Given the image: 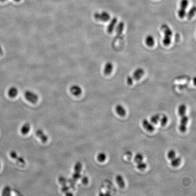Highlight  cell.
I'll return each instance as SVG.
<instances>
[{"label": "cell", "instance_id": "cell-1", "mask_svg": "<svg viewBox=\"0 0 196 196\" xmlns=\"http://www.w3.org/2000/svg\"><path fill=\"white\" fill-rule=\"evenodd\" d=\"M161 30L164 34V38L163 39V44L165 46H168L171 43L172 31L168 25L163 24L161 26Z\"/></svg>", "mask_w": 196, "mask_h": 196}, {"label": "cell", "instance_id": "cell-2", "mask_svg": "<svg viewBox=\"0 0 196 196\" xmlns=\"http://www.w3.org/2000/svg\"><path fill=\"white\" fill-rule=\"evenodd\" d=\"M188 0H181L180 2V8L177 12L178 16L181 19L186 16V10L188 5Z\"/></svg>", "mask_w": 196, "mask_h": 196}, {"label": "cell", "instance_id": "cell-3", "mask_svg": "<svg viewBox=\"0 0 196 196\" xmlns=\"http://www.w3.org/2000/svg\"><path fill=\"white\" fill-rule=\"evenodd\" d=\"M24 96L29 102L32 104L37 103L39 100V96L37 94L32 91L31 90H26L24 93Z\"/></svg>", "mask_w": 196, "mask_h": 196}, {"label": "cell", "instance_id": "cell-4", "mask_svg": "<svg viewBox=\"0 0 196 196\" xmlns=\"http://www.w3.org/2000/svg\"><path fill=\"white\" fill-rule=\"evenodd\" d=\"M94 19L97 21L106 22L110 20V15L108 12H96L94 14Z\"/></svg>", "mask_w": 196, "mask_h": 196}, {"label": "cell", "instance_id": "cell-5", "mask_svg": "<svg viewBox=\"0 0 196 196\" xmlns=\"http://www.w3.org/2000/svg\"><path fill=\"white\" fill-rule=\"evenodd\" d=\"M188 120V117L187 115H184L181 116L179 129L181 133H185L187 131V125Z\"/></svg>", "mask_w": 196, "mask_h": 196}, {"label": "cell", "instance_id": "cell-6", "mask_svg": "<svg viewBox=\"0 0 196 196\" xmlns=\"http://www.w3.org/2000/svg\"><path fill=\"white\" fill-rule=\"evenodd\" d=\"M9 156L12 159L15 160L20 164H22V165H25L26 164V161L25 159L22 157L19 156L15 151L12 150L10 151L9 152Z\"/></svg>", "mask_w": 196, "mask_h": 196}, {"label": "cell", "instance_id": "cell-7", "mask_svg": "<svg viewBox=\"0 0 196 196\" xmlns=\"http://www.w3.org/2000/svg\"><path fill=\"white\" fill-rule=\"evenodd\" d=\"M144 74V71L143 69L138 68L134 71L131 77L134 80H139L143 77Z\"/></svg>", "mask_w": 196, "mask_h": 196}, {"label": "cell", "instance_id": "cell-8", "mask_svg": "<svg viewBox=\"0 0 196 196\" xmlns=\"http://www.w3.org/2000/svg\"><path fill=\"white\" fill-rule=\"evenodd\" d=\"M35 135L43 143H46L48 140V136L41 129L36 130Z\"/></svg>", "mask_w": 196, "mask_h": 196}, {"label": "cell", "instance_id": "cell-9", "mask_svg": "<svg viewBox=\"0 0 196 196\" xmlns=\"http://www.w3.org/2000/svg\"><path fill=\"white\" fill-rule=\"evenodd\" d=\"M142 125L143 128L148 131L152 132L155 130V127L147 119H143L142 122Z\"/></svg>", "mask_w": 196, "mask_h": 196}, {"label": "cell", "instance_id": "cell-10", "mask_svg": "<svg viewBox=\"0 0 196 196\" xmlns=\"http://www.w3.org/2000/svg\"><path fill=\"white\" fill-rule=\"evenodd\" d=\"M70 91L73 95L78 96L82 93V89L81 87L78 85H73L71 87Z\"/></svg>", "mask_w": 196, "mask_h": 196}, {"label": "cell", "instance_id": "cell-11", "mask_svg": "<svg viewBox=\"0 0 196 196\" xmlns=\"http://www.w3.org/2000/svg\"><path fill=\"white\" fill-rule=\"evenodd\" d=\"M114 65L112 63L108 62L105 64L104 68V73L105 75H109L112 73L113 71Z\"/></svg>", "mask_w": 196, "mask_h": 196}, {"label": "cell", "instance_id": "cell-12", "mask_svg": "<svg viewBox=\"0 0 196 196\" xmlns=\"http://www.w3.org/2000/svg\"><path fill=\"white\" fill-rule=\"evenodd\" d=\"M117 22L118 19L116 17H114L111 20L110 23H109L108 26H107V30L108 33H112L113 31L114 30V28H115V26H116V24L117 23Z\"/></svg>", "mask_w": 196, "mask_h": 196}, {"label": "cell", "instance_id": "cell-13", "mask_svg": "<svg viewBox=\"0 0 196 196\" xmlns=\"http://www.w3.org/2000/svg\"><path fill=\"white\" fill-rule=\"evenodd\" d=\"M31 130V125L29 123H26L22 125L20 129V132L23 135H27Z\"/></svg>", "mask_w": 196, "mask_h": 196}, {"label": "cell", "instance_id": "cell-14", "mask_svg": "<svg viewBox=\"0 0 196 196\" xmlns=\"http://www.w3.org/2000/svg\"><path fill=\"white\" fill-rule=\"evenodd\" d=\"M115 111L119 116L121 117H124L126 114V111L125 109L121 105H116L115 108Z\"/></svg>", "mask_w": 196, "mask_h": 196}, {"label": "cell", "instance_id": "cell-15", "mask_svg": "<svg viewBox=\"0 0 196 196\" xmlns=\"http://www.w3.org/2000/svg\"><path fill=\"white\" fill-rule=\"evenodd\" d=\"M145 42L146 45L148 46H153L155 44V39L154 36L151 35H148L145 38Z\"/></svg>", "mask_w": 196, "mask_h": 196}, {"label": "cell", "instance_id": "cell-16", "mask_svg": "<svg viewBox=\"0 0 196 196\" xmlns=\"http://www.w3.org/2000/svg\"><path fill=\"white\" fill-rule=\"evenodd\" d=\"M18 93V90L17 88L14 86L10 87L8 90V95L10 97L12 98L16 97L17 96Z\"/></svg>", "mask_w": 196, "mask_h": 196}, {"label": "cell", "instance_id": "cell-17", "mask_svg": "<svg viewBox=\"0 0 196 196\" xmlns=\"http://www.w3.org/2000/svg\"><path fill=\"white\" fill-rule=\"evenodd\" d=\"M116 181L119 187L122 188H125V183L123 177L121 175H118L116 176Z\"/></svg>", "mask_w": 196, "mask_h": 196}, {"label": "cell", "instance_id": "cell-18", "mask_svg": "<svg viewBox=\"0 0 196 196\" xmlns=\"http://www.w3.org/2000/svg\"><path fill=\"white\" fill-rule=\"evenodd\" d=\"M124 27H125V24L123 22H121L118 23L116 29V32L117 34V36H119L122 34L123 29H124Z\"/></svg>", "mask_w": 196, "mask_h": 196}, {"label": "cell", "instance_id": "cell-19", "mask_svg": "<svg viewBox=\"0 0 196 196\" xmlns=\"http://www.w3.org/2000/svg\"><path fill=\"white\" fill-rule=\"evenodd\" d=\"M186 111H187V107L186 105L184 104H181L180 105L178 109V113L181 117L186 114Z\"/></svg>", "mask_w": 196, "mask_h": 196}, {"label": "cell", "instance_id": "cell-20", "mask_svg": "<svg viewBox=\"0 0 196 196\" xmlns=\"http://www.w3.org/2000/svg\"><path fill=\"white\" fill-rule=\"evenodd\" d=\"M12 193V189L10 187L8 186H5L2 189L1 191V195L2 196H10Z\"/></svg>", "mask_w": 196, "mask_h": 196}, {"label": "cell", "instance_id": "cell-21", "mask_svg": "<svg viewBox=\"0 0 196 196\" xmlns=\"http://www.w3.org/2000/svg\"><path fill=\"white\" fill-rule=\"evenodd\" d=\"M195 12H196V7L195 6H193L190 9L189 12L186 13V16H187V19L188 20H191L192 18L194 17Z\"/></svg>", "mask_w": 196, "mask_h": 196}, {"label": "cell", "instance_id": "cell-22", "mask_svg": "<svg viewBox=\"0 0 196 196\" xmlns=\"http://www.w3.org/2000/svg\"><path fill=\"white\" fill-rule=\"evenodd\" d=\"M181 159L180 157H175L171 160V164L172 167H177L179 166L181 163Z\"/></svg>", "mask_w": 196, "mask_h": 196}, {"label": "cell", "instance_id": "cell-23", "mask_svg": "<svg viewBox=\"0 0 196 196\" xmlns=\"http://www.w3.org/2000/svg\"><path fill=\"white\" fill-rule=\"evenodd\" d=\"M107 156L106 154L104 152H100L97 155V159L100 162H104L106 160Z\"/></svg>", "mask_w": 196, "mask_h": 196}, {"label": "cell", "instance_id": "cell-24", "mask_svg": "<svg viewBox=\"0 0 196 196\" xmlns=\"http://www.w3.org/2000/svg\"><path fill=\"white\" fill-rule=\"evenodd\" d=\"M160 117L159 114H154L152 115L150 118V121L151 123L154 125H156L159 121Z\"/></svg>", "mask_w": 196, "mask_h": 196}, {"label": "cell", "instance_id": "cell-25", "mask_svg": "<svg viewBox=\"0 0 196 196\" xmlns=\"http://www.w3.org/2000/svg\"><path fill=\"white\" fill-rule=\"evenodd\" d=\"M82 169V164H81V163L79 162L76 163L75 166H74V170H75V172L80 173L81 172Z\"/></svg>", "mask_w": 196, "mask_h": 196}, {"label": "cell", "instance_id": "cell-26", "mask_svg": "<svg viewBox=\"0 0 196 196\" xmlns=\"http://www.w3.org/2000/svg\"><path fill=\"white\" fill-rule=\"evenodd\" d=\"M134 159L135 162L137 163L142 162L143 160V155L140 153H138V154H136V155L135 156Z\"/></svg>", "mask_w": 196, "mask_h": 196}, {"label": "cell", "instance_id": "cell-27", "mask_svg": "<svg viewBox=\"0 0 196 196\" xmlns=\"http://www.w3.org/2000/svg\"><path fill=\"white\" fill-rule=\"evenodd\" d=\"M176 153L174 150H170L167 154V157L170 160L174 159L175 157H176Z\"/></svg>", "mask_w": 196, "mask_h": 196}, {"label": "cell", "instance_id": "cell-28", "mask_svg": "<svg viewBox=\"0 0 196 196\" xmlns=\"http://www.w3.org/2000/svg\"><path fill=\"white\" fill-rule=\"evenodd\" d=\"M137 168L138 169L143 171L146 168L147 164L143 161L140 163H137Z\"/></svg>", "mask_w": 196, "mask_h": 196}, {"label": "cell", "instance_id": "cell-29", "mask_svg": "<svg viewBox=\"0 0 196 196\" xmlns=\"http://www.w3.org/2000/svg\"><path fill=\"white\" fill-rule=\"evenodd\" d=\"M160 122L162 126H165L168 122V118L166 115H163L162 118L160 119Z\"/></svg>", "mask_w": 196, "mask_h": 196}, {"label": "cell", "instance_id": "cell-30", "mask_svg": "<svg viewBox=\"0 0 196 196\" xmlns=\"http://www.w3.org/2000/svg\"><path fill=\"white\" fill-rule=\"evenodd\" d=\"M133 82H134V80L133 78L130 76H129L126 79L127 84L129 85H131L133 84Z\"/></svg>", "mask_w": 196, "mask_h": 196}, {"label": "cell", "instance_id": "cell-31", "mask_svg": "<svg viewBox=\"0 0 196 196\" xmlns=\"http://www.w3.org/2000/svg\"><path fill=\"white\" fill-rule=\"evenodd\" d=\"M81 175L80 173H78V172H75L74 174L73 175V179L75 180H77L80 178H81Z\"/></svg>", "mask_w": 196, "mask_h": 196}, {"label": "cell", "instance_id": "cell-32", "mask_svg": "<svg viewBox=\"0 0 196 196\" xmlns=\"http://www.w3.org/2000/svg\"><path fill=\"white\" fill-rule=\"evenodd\" d=\"M59 183L63 185H64L66 183V180L65 179V177L62 176L59 177Z\"/></svg>", "mask_w": 196, "mask_h": 196}, {"label": "cell", "instance_id": "cell-33", "mask_svg": "<svg viewBox=\"0 0 196 196\" xmlns=\"http://www.w3.org/2000/svg\"><path fill=\"white\" fill-rule=\"evenodd\" d=\"M81 181H82V184H88L89 181L88 177L86 176L84 177L81 179Z\"/></svg>", "mask_w": 196, "mask_h": 196}, {"label": "cell", "instance_id": "cell-34", "mask_svg": "<svg viewBox=\"0 0 196 196\" xmlns=\"http://www.w3.org/2000/svg\"><path fill=\"white\" fill-rule=\"evenodd\" d=\"M2 54H3V51H2L1 46L0 45V55H2Z\"/></svg>", "mask_w": 196, "mask_h": 196}, {"label": "cell", "instance_id": "cell-35", "mask_svg": "<svg viewBox=\"0 0 196 196\" xmlns=\"http://www.w3.org/2000/svg\"><path fill=\"white\" fill-rule=\"evenodd\" d=\"M6 1V0H0V1H1V2H3V1Z\"/></svg>", "mask_w": 196, "mask_h": 196}, {"label": "cell", "instance_id": "cell-36", "mask_svg": "<svg viewBox=\"0 0 196 196\" xmlns=\"http://www.w3.org/2000/svg\"><path fill=\"white\" fill-rule=\"evenodd\" d=\"M15 1H20L21 0H14Z\"/></svg>", "mask_w": 196, "mask_h": 196}, {"label": "cell", "instance_id": "cell-37", "mask_svg": "<svg viewBox=\"0 0 196 196\" xmlns=\"http://www.w3.org/2000/svg\"><path fill=\"white\" fill-rule=\"evenodd\" d=\"M1 162H0V169H1Z\"/></svg>", "mask_w": 196, "mask_h": 196}]
</instances>
